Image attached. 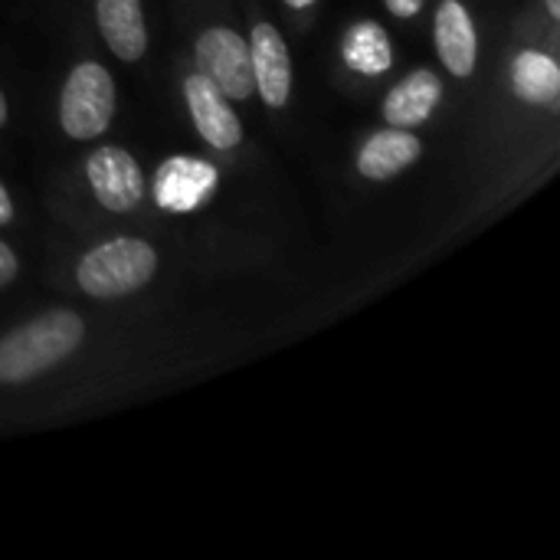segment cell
<instances>
[{"label": "cell", "instance_id": "cell-17", "mask_svg": "<svg viewBox=\"0 0 560 560\" xmlns=\"http://www.w3.org/2000/svg\"><path fill=\"white\" fill-rule=\"evenodd\" d=\"M10 220H13V200H10L7 187L0 184V226H7Z\"/></svg>", "mask_w": 560, "mask_h": 560}, {"label": "cell", "instance_id": "cell-9", "mask_svg": "<svg viewBox=\"0 0 560 560\" xmlns=\"http://www.w3.org/2000/svg\"><path fill=\"white\" fill-rule=\"evenodd\" d=\"M436 49L453 75H472L479 59V36L469 10L459 0H443L436 10Z\"/></svg>", "mask_w": 560, "mask_h": 560}, {"label": "cell", "instance_id": "cell-14", "mask_svg": "<svg viewBox=\"0 0 560 560\" xmlns=\"http://www.w3.org/2000/svg\"><path fill=\"white\" fill-rule=\"evenodd\" d=\"M345 62L364 75H381L394 66V49L387 39V30L374 20H361L345 36Z\"/></svg>", "mask_w": 560, "mask_h": 560}, {"label": "cell", "instance_id": "cell-5", "mask_svg": "<svg viewBox=\"0 0 560 560\" xmlns=\"http://www.w3.org/2000/svg\"><path fill=\"white\" fill-rule=\"evenodd\" d=\"M85 177L95 194V200L108 213H128L144 197V177L138 161L125 148H95L85 161Z\"/></svg>", "mask_w": 560, "mask_h": 560}, {"label": "cell", "instance_id": "cell-2", "mask_svg": "<svg viewBox=\"0 0 560 560\" xmlns=\"http://www.w3.org/2000/svg\"><path fill=\"white\" fill-rule=\"evenodd\" d=\"M158 272V253L144 240L118 236L89 249L75 266V282L89 299H125Z\"/></svg>", "mask_w": 560, "mask_h": 560}, {"label": "cell", "instance_id": "cell-13", "mask_svg": "<svg viewBox=\"0 0 560 560\" xmlns=\"http://www.w3.org/2000/svg\"><path fill=\"white\" fill-rule=\"evenodd\" d=\"M512 85H515L518 98H525L532 105H551L560 95L558 62L548 52L525 49L512 62Z\"/></svg>", "mask_w": 560, "mask_h": 560}, {"label": "cell", "instance_id": "cell-4", "mask_svg": "<svg viewBox=\"0 0 560 560\" xmlns=\"http://www.w3.org/2000/svg\"><path fill=\"white\" fill-rule=\"evenodd\" d=\"M197 69L207 75L226 98L246 102L253 89V62H249V43L230 26H210L197 39Z\"/></svg>", "mask_w": 560, "mask_h": 560}, {"label": "cell", "instance_id": "cell-10", "mask_svg": "<svg viewBox=\"0 0 560 560\" xmlns=\"http://www.w3.org/2000/svg\"><path fill=\"white\" fill-rule=\"evenodd\" d=\"M95 16L105 46L121 62H138L148 52V26H144L141 0H95Z\"/></svg>", "mask_w": 560, "mask_h": 560}, {"label": "cell", "instance_id": "cell-11", "mask_svg": "<svg viewBox=\"0 0 560 560\" xmlns=\"http://www.w3.org/2000/svg\"><path fill=\"white\" fill-rule=\"evenodd\" d=\"M420 154H423V141L413 131L387 128L364 141V148L358 154V171L368 180H390V177L404 174L413 161H420Z\"/></svg>", "mask_w": 560, "mask_h": 560}, {"label": "cell", "instance_id": "cell-6", "mask_svg": "<svg viewBox=\"0 0 560 560\" xmlns=\"http://www.w3.org/2000/svg\"><path fill=\"white\" fill-rule=\"evenodd\" d=\"M249 62H253V89L262 95V102L269 108H285L292 95V59L282 33L272 23L253 26Z\"/></svg>", "mask_w": 560, "mask_h": 560}, {"label": "cell", "instance_id": "cell-12", "mask_svg": "<svg viewBox=\"0 0 560 560\" xmlns=\"http://www.w3.org/2000/svg\"><path fill=\"white\" fill-rule=\"evenodd\" d=\"M443 98V82L433 69H417L397 82L384 98V118L390 128H413L433 115Z\"/></svg>", "mask_w": 560, "mask_h": 560}, {"label": "cell", "instance_id": "cell-15", "mask_svg": "<svg viewBox=\"0 0 560 560\" xmlns=\"http://www.w3.org/2000/svg\"><path fill=\"white\" fill-rule=\"evenodd\" d=\"M16 269H20V262H16V256H13V249L0 240V289L10 285V282L16 279Z\"/></svg>", "mask_w": 560, "mask_h": 560}, {"label": "cell", "instance_id": "cell-7", "mask_svg": "<svg viewBox=\"0 0 560 560\" xmlns=\"http://www.w3.org/2000/svg\"><path fill=\"white\" fill-rule=\"evenodd\" d=\"M184 98H187V108L194 115V125L200 131V138L220 151H230L243 141V125L236 118V112L230 108L226 95L200 72L187 75L184 82Z\"/></svg>", "mask_w": 560, "mask_h": 560}, {"label": "cell", "instance_id": "cell-1", "mask_svg": "<svg viewBox=\"0 0 560 560\" xmlns=\"http://www.w3.org/2000/svg\"><path fill=\"white\" fill-rule=\"evenodd\" d=\"M85 338V322L69 308H52L0 338V384H26L66 361Z\"/></svg>", "mask_w": 560, "mask_h": 560}, {"label": "cell", "instance_id": "cell-20", "mask_svg": "<svg viewBox=\"0 0 560 560\" xmlns=\"http://www.w3.org/2000/svg\"><path fill=\"white\" fill-rule=\"evenodd\" d=\"M289 7H295V10H305V7H312L315 0H285Z\"/></svg>", "mask_w": 560, "mask_h": 560}, {"label": "cell", "instance_id": "cell-3", "mask_svg": "<svg viewBox=\"0 0 560 560\" xmlns=\"http://www.w3.org/2000/svg\"><path fill=\"white\" fill-rule=\"evenodd\" d=\"M115 115V82L105 66L79 62L59 95V125L69 138H98Z\"/></svg>", "mask_w": 560, "mask_h": 560}, {"label": "cell", "instance_id": "cell-8", "mask_svg": "<svg viewBox=\"0 0 560 560\" xmlns=\"http://www.w3.org/2000/svg\"><path fill=\"white\" fill-rule=\"evenodd\" d=\"M217 171L207 161L197 158H171L158 167L154 177V200L164 210L174 213H190L197 210L217 187Z\"/></svg>", "mask_w": 560, "mask_h": 560}, {"label": "cell", "instance_id": "cell-18", "mask_svg": "<svg viewBox=\"0 0 560 560\" xmlns=\"http://www.w3.org/2000/svg\"><path fill=\"white\" fill-rule=\"evenodd\" d=\"M7 115H10V108H7V98H3V92H0V128L7 125Z\"/></svg>", "mask_w": 560, "mask_h": 560}, {"label": "cell", "instance_id": "cell-16", "mask_svg": "<svg viewBox=\"0 0 560 560\" xmlns=\"http://www.w3.org/2000/svg\"><path fill=\"white\" fill-rule=\"evenodd\" d=\"M384 3L394 16H417L423 7V0H384Z\"/></svg>", "mask_w": 560, "mask_h": 560}, {"label": "cell", "instance_id": "cell-19", "mask_svg": "<svg viewBox=\"0 0 560 560\" xmlns=\"http://www.w3.org/2000/svg\"><path fill=\"white\" fill-rule=\"evenodd\" d=\"M548 13H551L555 20H560V0H548Z\"/></svg>", "mask_w": 560, "mask_h": 560}]
</instances>
